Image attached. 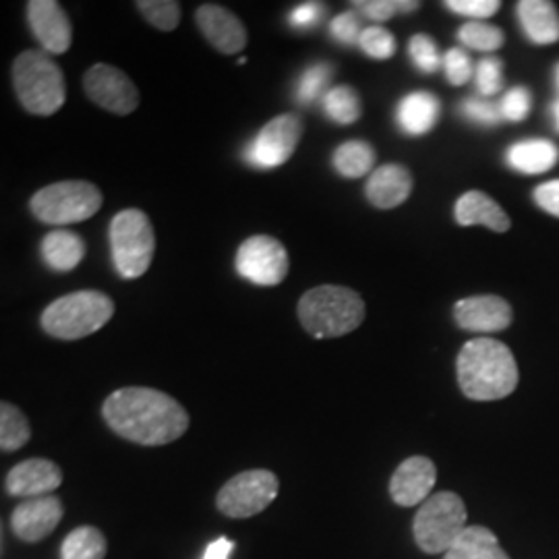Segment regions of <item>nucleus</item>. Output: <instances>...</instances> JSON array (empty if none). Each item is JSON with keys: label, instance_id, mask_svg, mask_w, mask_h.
I'll list each match as a JSON object with an SVG mask.
<instances>
[{"label": "nucleus", "instance_id": "1", "mask_svg": "<svg viewBox=\"0 0 559 559\" xmlns=\"http://www.w3.org/2000/svg\"><path fill=\"white\" fill-rule=\"evenodd\" d=\"M102 415L117 436L140 445H166L189 429L182 404L154 388H120L104 400Z\"/></svg>", "mask_w": 559, "mask_h": 559}, {"label": "nucleus", "instance_id": "2", "mask_svg": "<svg viewBox=\"0 0 559 559\" xmlns=\"http://www.w3.org/2000/svg\"><path fill=\"white\" fill-rule=\"evenodd\" d=\"M456 373L462 394L477 402L508 399L519 385L516 359L500 340H468L456 359Z\"/></svg>", "mask_w": 559, "mask_h": 559}, {"label": "nucleus", "instance_id": "3", "mask_svg": "<svg viewBox=\"0 0 559 559\" xmlns=\"http://www.w3.org/2000/svg\"><path fill=\"white\" fill-rule=\"evenodd\" d=\"M302 330L318 340L340 338L355 332L365 320V300L346 286H316L297 307Z\"/></svg>", "mask_w": 559, "mask_h": 559}, {"label": "nucleus", "instance_id": "4", "mask_svg": "<svg viewBox=\"0 0 559 559\" xmlns=\"http://www.w3.org/2000/svg\"><path fill=\"white\" fill-rule=\"evenodd\" d=\"M13 87L29 115L50 117L67 100V85L59 64L40 50H25L13 62Z\"/></svg>", "mask_w": 559, "mask_h": 559}, {"label": "nucleus", "instance_id": "5", "mask_svg": "<svg viewBox=\"0 0 559 559\" xmlns=\"http://www.w3.org/2000/svg\"><path fill=\"white\" fill-rule=\"evenodd\" d=\"M115 316V300L100 290H80L50 302L41 313V330L59 340L96 334Z\"/></svg>", "mask_w": 559, "mask_h": 559}, {"label": "nucleus", "instance_id": "6", "mask_svg": "<svg viewBox=\"0 0 559 559\" xmlns=\"http://www.w3.org/2000/svg\"><path fill=\"white\" fill-rule=\"evenodd\" d=\"M110 253L120 278H141L154 260V226L141 210L129 207L110 222Z\"/></svg>", "mask_w": 559, "mask_h": 559}, {"label": "nucleus", "instance_id": "7", "mask_svg": "<svg viewBox=\"0 0 559 559\" xmlns=\"http://www.w3.org/2000/svg\"><path fill=\"white\" fill-rule=\"evenodd\" d=\"M466 506L456 493L440 491L425 501L415 516L413 535L425 554H448L468 528Z\"/></svg>", "mask_w": 559, "mask_h": 559}, {"label": "nucleus", "instance_id": "8", "mask_svg": "<svg viewBox=\"0 0 559 559\" xmlns=\"http://www.w3.org/2000/svg\"><path fill=\"white\" fill-rule=\"evenodd\" d=\"M102 191L87 180H62L40 189L32 200L29 210L41 224H78L90 221L102 207Z\"/></svg>", "mask_w": 559, "mask_h": 559}, {"label": "nucleus", "instance_id": "9", "mask_svg": "<svg viewBox=\"0 0 559 559\" xmlns=\"http://www.w3.org/2000/svg\"><path fill=\"white\" fill-rule=\"evenodd\" d=\"M278 477L272 471H245L222 487L216 503L230 519H251L278 498Z\"/></svg>", "mask_w": 559, "mask_h": 559}, {"label": "nucleus", "instance_id": "10", "mask_svg": "<svg viewBox=\"0 0 559 559\" xmlns=\"http://www.w3.org/2000/svg\"><path fill=\"white\" fill-rule=\"evenodd\" d=\"M302 138V122L297 115H280L263 124L255 140L245 147V160L261 170L282 166L293 158Z\"/></svg>", "mask_w": 559, "mask_h": 559}, {"label": "nucleus", "instance_id": "11", "mask_svg": "<svg viewBox=\"0 0 559 559\" xmlns=\"http://www.w3.org/2000/svg\"><path fill=\"white\" fill-rule=\"evenodd\" d=\"M290 267L286 247L274 237L258 235L245 240L237 251V272L258 286H278Z\"/></svg>", "mask_w": 559, "mask_h": 559}, {"label": "nucleus", "instance_id": "12", "mask_svg": "<svg viewBox=\"0 0 559 559\" xmlns=\"http://www.w3.org/2000/svg\"><path fill=\"white\" fill-rule=\"evenodd\" d=\"M85 96L104 110L127 117L140 106V90L117 67L98 62L83 75Z\"/></svg>", "mask_w": 559, "mask_h": 559}, {"label": "nucleus", "instance_id": "13", "mask_svg": "<svg viewBox=\"0 0 559 559\" xmlns=\"http://www.w3.org/2000/svg\"><path fill=\"white\" fill-rule=\"evenodd\" d=\"M27 23L48 55H64L73 41V25L55 0H29Z\"/></svg>", "mask_w": 559, "mask_h": 559}, {"label": "nucleus", "instance_id": "14", "mask_svg": "<svg viewBox=\"0 0 559 559\" xmlns=\"http://www.w3.org/2000/svg\"><path fill=\"white\" fill-rule=\"evenodd\" d=\"M438 480L436 464L425 456H411L396 468L390 480V496L402 508L423 506L431 498Z\"/></svg>", "mask_w": 559, "mask_h": 559}, {"label": "nucleus", "instance_id": "15", "mask_svg": "<svg viewBox=\"0 0 559 559\" xmlns=\"http://www.w3.org/2000/svg\"><path fill=\"white\" fill-rule=\"evenodd\" d=\"M454 321L466 332L493 334L510 328L512 307L508 300L496 295H477L454 305Z\"/></svg>", "mask_w": 559, "mask_h": 559}, {"label": "nucleus", "instance_id": "16", "mask_svg": "<svg viewBox=\"0 0 559 559\" xmlns=\"http://www.w3.org/2000/svg\"><path fill=\"white\" fill-rule=\"evenodd\" d=\"M195 21L205 40L222 55H239L247 46V29L242 21L221 4H201Z\"/></svg>", "mask_w": 559, "mask_h": 559}, {"label": "nucleus", "instance_id": "17", "mask_svg": "<svg viewBox=\"0 0 559 559\" xmlns=\"http://www.w3.org/2000/svg\"><path fill=\"white\" fill-rule=\"evenodd\" d=\"M62 483V471L52 460H23L7 475V491L15 498H44L57 491Z\"/></svg>", "mask_w": 559, "mask_h": 559}, {"label": "nucleus", "instance_id": "18", "mask_svg": "<svg viewBox=\"0 0 559 559\" xmlns=\"http://www.w3.org/2000/svg\"><path fill=\"white\" fill-rule=\"evenodd\" d=\"M62 520V503L55 496H44L20 503L11 516L13 533L25 543L46 539Z\"/></svg>", "mask_w": 559, "mask_h": 559}, {"label": "nucleus", "instance_id": "19", "mask_svg": "<svg viewBox=\"0 0 559 559\" xmlns=\"http://www.w3.org/2000/svg\"><path fill=\"white\" fill-rule=\"evenodd\" d=\"M413 175L402 164H383L367 180L365 195L378 210H394L411 198Z\"/></svg>", "mask_w": 559, "mask_h": 559}, {"label": "nucleus", "instance_id": "20", "mask_svg": "<svg viewBox=\"0 0 559 559\" xmlns=\"http://www.w3.org/2000/svg\"><path fill=\"white\" fill-rule=\"evenodd\" d=\"M454 218L460 226H487L493 233H508L512 222L500 203L483 191H466L454 205Z\"/></svg>", "mask_w": 559, "mask_h": 559}, {"label": "nucleus", "instance_id": "21", "mask_svg": "<svg viewBox=\"0 0 559 559\" xmlns=\"http://www.w3.org/2000/svg\"><path fill=\"white\" fill-rule=\"evenodd\" d=\"M441 117V102L436 94L417 90L406 94L396 108V120L406 135L420 138L429 133Z\"/></svg>", "mask_w": 559, "mask_h": 559}, {"label": "nucleus", "instance_id": "22", "mask_svg": "<svg viewBox=\"0 0 559 559\" xmlns=\"http://www.w3.org/2000/svg\"><path fill=\"white\" fill-rule=\"evenodd\" d=\"M522 32L537 46L559 41V11L549 0H520L516 4Z\"/></svg>", "mask_w": 559, "mask_h": 559}, {"label": "nucleus", "instance_id": "23", "mask_svg": "<svg viewBox=\"0 0 559 559\" xmlns=\"http://www.w3.org/2000/svg\"><path fill=\"white\" fill-rule=\"evenodd\" d=\"M506 162L512 170L520 175H543L551 170L559 162V147L549 140L516 141L508 147Z\"/></svg>", "mask_w": 559, "mask_h": 559}, {"label": "nucleus", "instance_id": "24", "mask_svg": "<svg viewBox=\"0 0 559 559\" xmlns=\"http://www.w3.org/2000/svg\"><path fill=\"white\" fill-rule=\"evenodd\" d=\"M40 251L41 260L50 270L67 274L85 258V242L71 230H52L41 240Z\"/></svg>", "mask_w": 559, "mask_h": 559}, {"label": "nucleus", "instance_id": "25", "mask_svg": "<svg viewBox=\"0 0 559 559\" xmlns=\"http://www.w3.org/2000/svg\"><path fill=\"white\" fill-rule=\"evenodd\" d=\"M443 559H510L498 537L485 526H468Z\"/></svg>", "mask_w": 559, "mask_h": 559}, {"label": "nucleus", "instance_id": "26", "mask_svg": "<svg viewBox=\"0 0 559 559\" xmlns=\"http://www.w3.org/2000/svg\"><path fill=\"white\" fill-rule=\"evenodd\" d=\"M376 150L362 140L344 141L334 152V168L344 179H360L376 166Z\"/></svg>", "mask_w": 559, "mask_h": 559}, {"label": "nucleus", "instance_id": "27", "mask_svg": "<svg viewBox=\"0 0 559 559\" xmlns=\"http://www.w3.org/2000/svg\"><path fill=\"white\" fill-rule=\"evenodd\" d=\"M106 551L108 545L98 528L80 526L62 540L60 559H104Z\"/></svg>", "mask_w": 559, "mask_h": 559}, {"label": "nucleus", "instance_id": "28", "mask_svg": "<svg viewBox=\"0 0 559 559\" xmlns=\"http://www.w3.org/2000/svg\"><path fill=\"white\" fill-rule=\"evenodd\" d=\"M323 112L325 117L336 122V124H353L360 119L362 115V104H360L357 90L348 85H340L330 90L323 96Z\"/></svg>", "mask_w": 559, "mask_h": 559}, {"label": "nucleus", "instance_id": "29", "mask_svg": "<svg viewBox=\"0 0 559 559\" xmlns=\"http://www.w3.org/2000/svg\"><path fill=\"white\" fill-rule=\"evenodd\" d=\"M32 438L29 423L15 404H0V448L2 452H17Z\"/></svg>", "mask_w": 559, "mask_h": 559}, {"label": "nucleus", "instance_id": "30", "mask_svg": "<svg viewBox=\"0 0 559 559\" xmlns=\"http://www.w3.org/2000/svg\"><path fill=\"white\" fill-rule=\"evenodd\" d=\"M459 40L473 50L479 52H496L503 46V32L498 25L485 23V21H468L459 29Z\"/></svg>", "mask_w": 559, "mask_h": 559}, {"label": "nucleus", "instance_id": "31", "mask_svg": "<svg viewBox=\"0 0 559 559\" xmlns=\"http://www.w3.org/2000/svg\"><path fill=\"white\" fill-rule=\"evenodd\" d=\"M334 75V69L330 62H316L311 67H307V71L300 75V80L297 81V102L307 106V104H313L316 100H320L321 96H325L330 90V81Z\"/></svg>", "mask_w": 559, "mask_h": 559}, {"label": "nucleus", "instance_id": "32", "mask_svg": "<svg viewBox=\"0 0 559 559\" xmlns=\"http://www.w3.org/2000/svg\"><path fill=\"white\" fill-rule=\"evenodd\" d=\"M141 15L160 32H173L180 23V4L177 0H140L135 2Z\"/></svg>", "mask_w": 559, "mask_h": 559}, {"label": "nucleus", "instance_id": "33", "mask_svg": "<svg viewBox=\"0 0 559 559\" xmlns=\"http://www.w3.org/2000/svg\"><path fill=\"white\" fill-rule=\"evenodd\" d=\"M350 7L367 20L383 23L392 20L396 13H415L420 2L419 0H357V2H350Z\"/></svg>", "mask_w": 559, "mask_h": 559}, {"label": "nucleus", "instance_id": "34", "mask_svg": "<svg viewBox=\"0 0 559 559\" xmlns=\"http://www.w3.org/2000/svg\"><path fill=\"white\" fill-rule=\"evenodd\" d=\"M408 55L413 64L425 75H433L443 67V57L440 55V48L431 36L417 34L408 41Z\"/></svg>", "mask_w": 559, "mask_h": 559}, {"label": "nucleus", "instance_id": "35", "mask_svg": "<svg viewBox=\"0 0 559 559\" xmlns=\"http://www.w3.org/2000/svg\"><path fill=\"white\" fill-rule=\"evenodd\" d=\"M360 50L369 59L388 60L396 55V38L381 25H369L362 29L359 40Z\"/></svg>", "mask_w": 559, "mask_h": 559}, {"label": "nucleus", "instance_id": "36", "mask_svg": "<svg viewBox=\"0 0 559 559\" xmlns=\"http://www.w3.org/2000/svg\"><path fill=\"white\" fill-rule=\"evenodd\" d=\"M475 85L483 98L500 94L503 87V62L498 57H487L475 67Z\"/></svg>", "mask_w": 559, "mask_h": 559}, {"label": "nucleus", "instance_id": "37", "mask_svg": "<svg viewBox=\"0 0 559 559\" xmlns=\"http://www.w3.org/2000/svg\"><path fill=\"white\" fill-rule=\"evenodd\" d=\"M462 117L480 127H498L503 117H501L500 104L483 100V98H466L460 106Z\"/></svg>", "mask_w": 559, "mask_h": 559}, {"label": "nucleus", "instance_id": "38", "mask_svg": "<svg viewBox=\"0 0 559 559\" xmlns=\"http://www.w3.org/2000/svg\"><path fill=\"white\" fill-rule=\"evenodd\" d=\"M501 117L508 122H522L528 119L533 108V96L526 87H512L500 102Z\"/></svg>", "mask_w": 559, "mask_h": 559}, {"label": "nucleus", "instance_id": "39", "mask_svg": "<svg viewBox=\"0 0 559 559\" xmlns=\"http://www.w3.org/2000/svg\"><path fill=\"white\" fill-rule=\"evenodd\" d=\"M443 71H445V80L450 81L452 85H464V83L473 80V75H475L473 60L462 48H452V50L445 52Z\"/></svg>", "mask_w": 559, "mask_h": 559}, {"label": "nucleus", "instance_id": "40", "mask_svg": "<svg viewBox=\"0 0 559 559\" xmlns=\"http://www.w3.org/2000/svg\"><path fill=\"white\" fill-rule=\"evenodd\" d=\"M443 7L456 15H464L473 21H483L498 15L501 2L500 0H445Z\"/></svg>", "mask_w": 559, "mask_h": 559}, {"label": "nucleus", "instance_id": "41", "mask_svg": "<svg viewBox=\"0 0 559 559\" xmlns=\"http://www.w3.org/2000/svg\"><path fill=\"white\" fill-rule=\"evenodd\" d=\"M330 34H332L334 40L344 44V46L359 44L362 29H360V20L357 11L340 13L338 17L330 23Z\"/></svg>", "mask_w": 559, "mask_h": 559}, {"label": "nucleus", "instance_id": "42", "mask_svg": "<svg viewBox=\"0 0 559 559\" xmlns=\"http://www.w3.org/2000/svg\"><path fill=\"white\" fill-rule=\"evenodd\" d=\"M325 17V4L321 2H305L299 4L297 9H293V13L288 15V23L297 29H309L320 25Z\"/></svg>", "mask_w": 559, "mask_h": 559}, {"label": "nucleus", "instance_id": "43", "mask_svg": "<svg viewBox=\"0 0 559 559\" xmlns=\"http://www.w3.org/2000/svg\"><path fill=\"white\" fill-rule=\"evenodd\" d=\"M535 203L543 212L559 218V179L547 180L535 189Z\"/></svg>", "mask_w": 559, "mask_h": 559}, {"label": "nucleus", "instance_id": "44", "mask_svg": "<svg viewBox=\"0 0 559 559\" xmlns=\"http://www.w3.org/2000/svg\"><path fill=\"white\" fill-rule=\"evenodd\" d=\"M235 549V543L226 537L214 540L212 545H207L203 559H230V554Z\"/></svg>", "mask_w": 559, "mask_h": 559}, {"label": "nucleus", "instance_id": "45", "mask_svg": "<svg viewBox=\"0 0 559 559\" xmlns=\"http://www.w3.org/2000/svg\"><path fill=\"white\" fill-rule=\"evenodd\" d=\"M551 115H554V122H556V129L559 131V100L551 104Z\"/></svg>", "mask_w": 559, "mask_h": 559}, {"label": "nucleus", "instance_id": "46", "mask_svg": "<svg viewBox=\"0 0 559 559\" xmlns=\"http://www.w3.org/2000/svg\"><path fill=\"white\" fill-rule=\"evenodd\" d=\"M556 81H558V87H559V64L556 67Z\"/></svg>", "mask_w": 559, "mask_h": 559}]
</instances>
